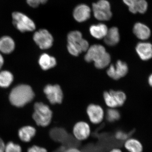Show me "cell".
Segmentation results:
<instances>
[{"instance_id": "obj_25", "label": "cell", "mask_w": 152, "mask_h": 152, "mask_svg": "<svg viewBox=\"0 0 152 152\" xmlns=\"http://www.w3.org/2000/svg\"><path fill=\"white\" fill-rule=\"evenodd\" d=\"M4 152H22V149L19 144L10 141L6 144Z\"/></svg>"}, {"instance_id": "obj_21", "label": "cell", "mask_w": 152, "mask_h": 152, "mask_svg": "<svg viewBox=\"0 0 152 152\" xmlns=\"http://www.w3.org/2000/svg\"><path fill=\"white\" fill-rule=\"evenodd\" d=\"M39 64L44 70H47L54 67L56 65V60L54 57L47 54H43L39 59Z\"/></svg>"}, {"instance_id": "obj_24", "label": "cell", "mask_w": 152, "mask_h": 152, "mask_svg": "<svg viewBox=\"0 0 152 152\" xmlns=\"http://www.w3.org/2000/svg\"><path fill=\"white\" fill-rule=\"evenodd\" d=\"M106 118L109 122H114L120 119L121 114L118 110L115 108H110L107 111Z\"/></svg>"}, {"instance_id": "obj_11", "label": "cell", "mask_w": 152, "mask_h": 152, "mask_svg": "<svg viewBox=\"0 0 152 152\" xmlns=\"http://www.w3.org/2000/svg\"><path fill=\"white\" fill-rule=\"evenodd\" d=\"M86 112L90 121L93 124H99L103 121L104 112L100 106L91 104L87 107Z\"/></svg>"}, {"instance_id": "obj_28", "label": "cell", "mask_w": 152, "mask_h": 152, "mask_svg": "<svg viewBox=\"0 0 152 152\" xmlns=\"http://www.w3.org/2000/svg\"><path fill=\"white\" fill-rule=\"evenodd\" d=\"M27 152H48V151L45 148L36 145H33L28 148Z\"/></svg>"}, {"instance_id": "obj_15", "label": "cell", "mask_w": 152, "mask_h": 152, "mask_svg": "<svg viewBox=\"0 0 152 152\" xmlns=\"http://www.w3.org/2000/svg\"><path fill=\"white\" fill-rule=\"evenodd\" d=\"M136 51L143 61H148L152 58V45L148 42H140L137 45Z\"/></svg>"}, {"instance_id": "obj_20", "label": "cell", "mask_w": 152, "mask_h": 152, "mask_svg": "<svg viewBox=\"0 0 152 152\" xmlns=\"http://www.w3.org/2000/svg\"><path fill=\"white\" fill-rule=\"evenodd\" d=\"M124 146L129 152H143V146L137 139L131 138L125 141Z\"/></svg>"}, {"instance_id": "obj_23", "label": "cell", "mask_w": 152, "mask_h": 152, "mask_svg": "<svg viewBox=\"0 0 152 152\" xmlns=\"http://www.w3.org/2000/svg\"><path fill=\"white\" fill-rule=\"evenodd\" d=\"M13 80V76L7 71H4L0 72V87L7 88Z\"/></svg>"}, {"instance_id": "obj_9", "label": "cell", "mask_w": 152, "mask_h": 152, "mask_svg": "<svg viewBox=\"0 0 152 152\" xmlns=\"http://www.w3.org/2000/svg\"><path fill=\"white\" fill-rule=\"evenodd\" d=\"M91 133V126L88 123L84 121L76 123L72 128V133L75 138L79 141L88 140Z\"/></svg>"}, {"instance_id": "obj_34", "label": "cell", "mask_w": 152, "mask_h": 152, "mask_svg": "<svg viewBox=\"0 0 152 152\" xmlns=\"http://www.w3.org/2000/svg\"><path fill=\"white\" fill-rule=\"evenodd\" d=\"M148 83L151 86H152V75H151L150 77H149L148 79Z\"/></svg>"}, {"instance_id": "obj_18", "label": "cell", "mask_w": 152, "mask_h": 152, "mask_svg": "<svg viewBox=\"0 0 152 152\" xmlns=\"http://www.w3.org/2000/svg\"><path fill=\"white\" fill-rule=\"evenodd\" d=\"M15 48V42L11 37L6 36L0 38V51L3 53H10Z\"/></svg>"}, {"instance_id": "obj_13", "label": "cell", "mask_w": 152, "mask_h": 152, "mask_svg": "<svg viewBox=\"0 0 152 152\" xmlns=\"http://www.w3.org/2000/svg\"><path fill=\"white\" fill-rule=\"evenodd\" d=\"M91 12V9L89 6L85 4H81L77 6L74 9L73 16L77 22L82 23L89 18Z\"/></svg>"}, {"instance_id": "obj_19", "label": "cell", "mask_w": 152, "mask_h": 152, "mask_svg": "<svg viewBox=\"0 0 152 152\" xmlns=\"http://www.w3.org/2000/svg\"><path fill=\"white\" fill-rule=\"evenodd\" d=\"M107 27L104 24L100 23L98 25H92L90 28L91 34L96 39H101L105 37L107 33Z\"/></svg>"}, {"instance_id": "obj_1", "label": "cell", "mask_w": 152, "mask_h": 152, "mask_svg": "<svg viewBox=\"0 0 152 152\" xmlns=\"http://www.w3.org/2000/svg\"><path fill=\"white\" fill-rule=\"evenodd\" d=\"M87 51L85 60L87 62H94L95 66L97 69H104L110 63V56L101 45H93L89 48Z\"/></svg>"}, {"instance_id": "obj_6", "label": "cell", "mask_w": 152, "mask_h": 152, "mask_svg": "<svg viewBox=\"0 0 152 152\" xmlns=\"http://www.w3.org/2000/svg\"><path fill=\"white\" fill-rule=\"evenodd\" d=\"M94 16L100 21L109 20L112 17L110 4L107 0H99L92 5Z\"/></svg>"}, {"instance_id": "obj_3", "label": "cell", "mask_w": 152, "mask_h": 152, "mask_svg": "<svg viewBox=\"0 0 152 152\" xmlns=\"http://www.w3.org/2000/svg\"><path fill=\"white\" fill-rule=\"evenodd\" d=\"M67 40L68 51L75 56H78L82 52L87 51L89 48V43L83 39L82 33L79 31H72L69 33Z\"/></svg>"}, {"instance_id": "obj_32", "label": "cell", "mask_w": 152, "mask_h": 152, "mask_svg": "<svg viewBox=\"0 0 152 152\" xmlns=\"http://www.w3.org/2000/svg\"><path fill=\"white\" fill-rule=\"evenodd\" d=\"M4 63V60L2 55L0 54V69Z\"/></svg>"}, {"instance_id": "obj_7", "label": "cell", "mask_w": 152, "mask_h": 152, "mask_svg": "<svg viewBox=\"0 0 152 152\" xmlns=\"http://www.w3.org/2000/svg\"><path fill=\"white\" fill-rule=\"evenodd\" d=\"M105 102L110 108H115L121 107L126 102V96L124 93L121 91L111 90L104 94Z\"/></svg>"}, {"instance_id": "obj_17", "label": "cell", "mask_w": 152, "mask_h": 152, "mask_svg": "<svg viewBox=\"0 0 152 152\" xmlns=\"http://www.w3.org/2000/svg\"><path fill=\"white\" fill-rule=\"evenodd\" d=\"M104 39V42L108 45H115L118 43L120 39L118 29L116 27L111 28L108 30L107 33Z\"/></svg>"}, {"instance_id": "obj_12", "label": "cell", "mask_w": 152, "mask_h": 152, "mask_svg": "<svg viewBox=\"0 0 152 152\" xmlns=\"http://www.w3.org/2000/svg\"><path fill=\"white\" fill-rule=\"evenodd\" d=\"M129 71L127 64L119 60L115 65L111 64L107 71L108 75L115 80H118L127 75Z\"/></svg>"}, {"instance_id": "obj_30", "label": "cell", "mask_w": 152, "mask_h": 152, "mask_svg": "<svg viewBox=\"0 0 152 152\" xmlns=\"http://www.w3.org/2000/svg\"><path fill=\"white\" fill-rule=\"evenodd\" d=\"M64 152H82V151L77 148H71L65 150Z\"/></svg>"}, {"instance_id": "obj_2", "label": "cell", "mask_w": 152, "mask_h": 152, "mask_svg": "<svg viewBox=\"0 0 152 152\" xmlns=\"http://www.w3.org/2000/svg\"><path fill=\"white\" fill-rule=\"evenodd\" d=\"M34 94L32 88L26 85H20L15 87L10 94V102L12 105L22 107L32 101Z\"/></svg>"}, {"instance_id": "obj_29", "label": "cell", "mask_w": 152, "mask_h": 152, "mask_svg": "<svg viewBox=\"0 0 152 152\" xmlns=\"http://www.w3.org/2000/svg\"><path fill=\"white\" fill-rule=\"evenodd\" d=\"M5 145V143L2 139L0 137V152H4Z\"/></svg>"}, {"instance_id": "obj_26", "label": "cell", "mask_w": 152, "mask_h": 152, "mask_svg": "<svg viewBox=\"0 0 152 152\" xmlns=\"http://www.w3.org/2000/svg\"><path fill=\"white\" fill-rule=\"evenodd\" d=\"M48 0H26V2L30 7L35 9L41 5H44L48 2Z\"/></svg>"}, {"instance_id": "obj_10", "label": "cell", "mask_w": 152, "mask_h": 152, "mask_svg": "<svg viewBox=\"0 0 152 152\" xmlns=\"http://www.w3.org/2000/svg\"><path fill=\"white\" fill-rule=\"evenodd\" d=\"M44 91L51 104H55L61 103L63 99V93L59 85H47L44 88Z\"/></svg>"}, {"instance_id": "obj_5", "label": "cell", "mask_w": 152, "mask_h": 152, "mask_svg": "<svg viewBox=\"0 0 152 152\" xmlns=\"http://www.w3.org/2000/svg\"><path fill=\"white\" fill-rule=\"evenodd\" d=\"M12 20L14 26L22 33L32 32L36 28L35 23L26 14L15 11L12 13Z\"/></svg>"}, {"instance_id": "obj_4", "label": "cell", "mask_w": 152, "mask_h": 152, "mask_svg": "<svg viewBox=\"0 0 152 152\" xmlns=\"http://www.w3.org/2000/svg\"><path fill=\"white\" fill-rule=\"evenodd\" d=\"M32 118L37 126L46 127L51 122L53 113L50 107L42 102L34 104Z\"/></svg>"}, {"instance_id": "obj_22", "label": "cell", "mask_w": 152, "mask_h": 152, "mask_svg": "<svg viewBox=\"0 0 152 152\" xmlns=\"http://www.w3.org/2000/svg\"><path fill=\"white\" fill-rule=\"evenodd\" d=\"M148 8V4L146 0H136L132 5L129 7V10L133 14L145 13Z\"/></svg>"}, {"instance_id": "obj_31", "label": "cell", "mask_w": 152, "mask_h": 152, "mask_svg": "<svg viewBox=\"0 0 152 152\" xmlns=\"http://www.w3.org/2000/svg\"><path fill=\"white\" fill-rule=\"evenodd\" d=\"M136 1V0H123V2L126 5L129 7L132 5Z\"/></svg>"}, {"instance_id": "obj_14", "label": "cell", "mask_w": 152, "mask_h": 152, "mask_svg": "<svg viewBox=\"0 0 152 152\" xmlns=\"http://www.w3.org/2000/svg\"><path fill=\"white\" fill-rule=\"evenodd\" d=\"M37 130L34 127L25 126L22 127L18 131V136L23 142L28 143L31 141L36 134Z\"/></svg>"}, {"instance_id": "obj_27", "label": "cell", "mask_w": 152, "mask_h": 152, "mask_svg": "<svg viewBox=\"0 0 152 152\" xmlns=\"http://www.w3.org/2000/svg\"><path fill=\"white\" fill-rule=\"evenodd\" d=\"M115 138L119 141H125L129 138V135L126 133L122 131H119L116 132L115 135Z\"/></svg>"}, {"instance_id": "obj_33", "label": "cell", "mask_w": 152, "mask_h": 152, "mask_svg": "<svg viewBox=\"0 0 152 152\" xmlns=\"http://www.w3.org/2000/svg\"><path fill=\"white\" fill-rule=\"evenodd\" d=\"M109 152H123L121 150L118 148H114L112 149Z\"/></svg>"}, {"instance_id": "obj_8", "label": "cell", "mask_w": 152, "mask_h": 152, "mask_svg": "<svg viewBox=\"0 0 152 152\" xmlns=\"http://www.w3.org/2000/svg\"><path fill=\"white\" fill-rule=\"evenodd\" d=\"M33 39L40 48L46 50L50 48L53 42V38L48 30L41 29L35 32Z\"/></svg>"}, {"instance_id": "obj_16", "label": "cell", "mask_w": 152, "mask_h": 152, "mask_svg": "<svg viewBox=\"0 0 152 152\" xmlns=\"http://www.w3.org/2000/svg\"><path fill=\"white\" fill-rule=\"evenodd\" d=\"M133 32L140 39L145 40L150 38L151 31L146 25L140 23H136L133 28Z\"/></svg>"}]
</instances>
